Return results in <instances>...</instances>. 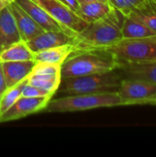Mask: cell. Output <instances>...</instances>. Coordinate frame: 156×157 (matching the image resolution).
<instances>
[{"mask_svg":"<svg viewBox=\"0 0 156 157\" xmlns=\"http://www.w3.org/2000/svg\"><path fill=\"white\" fill-rule=\"evenodd\" d=\"M62 76L60 75H29L28 83L55 94L59 88Z\"/></svg>","mask_w":156,"mask_h":157,"instance_id":"obj_20","label":"cell"},{"mask_svg":"<svg viewBox=\"0 0 156 157\" xmlns=\"http://www.w3.org/2000/svg\"><path fill=\"white\" fill-rule=\"evenodd\" d=\"M9 7L13 14L17 27L23 41L28 42L37 35L45 31L40 25H38L32 19V17L24 9H22L16 3V1L10 4Z\"/></svg>","mask_w":156,"mask_h":157,"instance_id":"obj_10","label":"cell"},{"mask_svg":"<svg viewBox=\"0 0 156 157\" xmlns=\"http://www.w3.org/2000/svg\"><path fill=\"white\" fill-rule=\"evenodd\" d=\"M123 79L140 80L156 84V62L131 63L120 64L117 68Z\"/></svg>","mask_w":156,"mask_h":157,"instance_id":"obj_13","label":"cell"},{"mask_svg":"<svg viewBox=\"0 0 156 157\" xmlns=\"http://www.w3.org/2000/svg\"><path fill=\"white\" fill-rule=\"evenodd\" d=\"M128 16L143 22L156 32V0H143Z\"/></svg>","mask_w":156,"mask_h":157,"instance_id":"obj_16","label":"cell"},{"mask_svg":"<svg viewBox=\"0 0 156 157\" xmlns=\"http://www.w3.org/2000/svg\"><path fill=\"white\" fill-rule=\"evenodd\" d=\"M21 96L28 97V98H52L54 94L51 93L47 90H44L40 87L32 86L29 83H27L22 90Z\"/></svg>","mask_w":156,"mask_h":157,"instance_id":"obj_23","label":"cell"},{"mask_svg":"<svg viewBox=\"0 0 156 157\" xmlns=\"http://www.w3.org/2000/svg\"><path fill=\"white\" fill-rule=\"evenodd\" d=\"M124 17L123 13L112 7L106 16L90 23L85 30L74 37V52L105 50L120 40Z\"/></svg>","mask_w":156,"mask_h":157,"instance_id":"obj_1","label":"cell"},{"mask_svg":"<svg viewBox=\"0 0 156 157\" xmlns=\"http://www.w3.org/2000/svg\"><path fill=\"white\" fill-rule=\"evenodd\" d=\"M78 1V3L80 4V3H86V2H96V1H97V2H105V3H108V0H77Z\"/></svg>","mask_w":156,"mask_h":157,"instance_id":"obj_28","label":"cell"},{"mask_svg":"<svg viewBox=\"0 0 156 157\" xmlns=\"http://www.w3.org/2000/svg\"><path fill=\"white\" fill-rule=\"evenodd\" d=\"M118 63L156 62V35L139 39H121L106 48Z\"/></svg>","mask_w":156,"mask_h":157,"instance_id":"obj_5","label":"cell"},{"mask_svg":"<svg viewBox=\"0 0 156 157\" xmlns=\"http://www.w3.org/2000/svg\"><path fill=\"white\" fill-rule=\"evenodd\" d=\"M16 0H0V11L2 9L6 8V6H8L10 4H12Z\"/></svg>","mask_w":156,"mask_h":157,"instance_id":"obj_27","label":"cell"},{"mask_svg":"<svg viewBox=\"0 0 156 157\" xmlns=\"http://www.w3.org/2000/svg\"><path fill=\"white\" fill-rule=\"evenodd\" d=\"M112 6L105 2H86L80 3L76 14L88 23H92L106 16Z\"/></svg>","mask_w":156,"mask_h":157,"instance_id":"obj_17","label":"cell"},{"mask_svg":"<svg viewBox=\"0 0 156 157\" xmlns=\"http://www.w3.org/2000/svg\"><path fill=\"white\" fill-rule=\"evenodd\" d=\"M16 3L22 9H24L32 17V19L44 30L64 31L62 26L52 17H51L50 14L33 0H16Z\"/></svg>","mask_w":156,"mask_h":157,"instance_id":"obj_12","label":"cell"},{"mask_svg":"<svg viewBox=\"0 0 156 157\" xmlns=\"http://www.w3.org/2000/svg\"><path fill=\"white\" fill-rule=\"evenodd\" d=\"M122 79L118 69L106 73L63 78L57 92L66 95L118 92Z\"/></svg>","mask_w":156,"mask_h":157,"instance_id":"obj_4","label":"cell"},{"mask_svg":"<svg viewBox=\"0 0 156 157\" xmlns=\"http://www.w3.org/2000/svg\"><path fill=\"white\" fill-rule=\"evenodd\" d=\"M47 11L64 29L66 33L72 37H76L85 30L90 23L80 17L66 5L59 0H33Z\"/></svg>","mask_w":156,"mask_h":157,"instance_id":"obj_6","label":"cell"},{"mask_svg":"<svg viewBox=\"0 0 156 157\" xmlns=\"http://www.w3.org/2000/svg\"><path fill=\"white\" fill-rule=\"evenodd\" d=\"M147 104H152V105H156V94H154L147 102Z\"/></svg>","mask_w":156,"mask_h":157,"instance_id":"obj_29","label":"cell"},{"mask_svg":"<svg viewBox=\"0 0 156 157\" xmlns=\"http://www.w3.org/2000/svg\"><path fill=\"white\" fill-rule=\"evenodd\" d=\"M118 94L121 98L122 106L143 105L156 94V84L140 80L122 79Z\"/></svg>","mask_w":156,"mask_h":157,"instance_id":"obj_7","label":"cell"},{"mask_svg":"<svg viewBox=\"0 0 156 157\" xmlns=\"http://www.w3.org/2000/svg\"><path fill=\"white\" fill-rule=\"evenodd\" d=\"M2 63V69L7 88L11 87L22 80L28 78L36 63L35 61L21 62H5Z\"/></svg>","mask_w":156,"mask_h":157,"instance_id":"obj_14","label":"cell"},{"mask_svg":"<svg viewBox=\"0 0 156 157\" xmlns=\"http://www.w3.org/2000/svg\"><path fill=\"white\" fill-rule=\"evenodd\" d=\"M118 106H122V101L118 92H104L67 95L60 98H51L44 110L51 113H64Z\"/></svg>","mask_w":156,"mask_h":157,"instance_id":"obj_3","label":"cell"},{"mask_svg":"<svg viewBox=\"0 0 156 157\" xmlns=\"http://www.w3.org/2000/svg\"><path fill=\"white\" fill-rule=\"evenodd\" d=\"M51 99L48 98H28L21 96L7 110L0 115V122L17 121L44 110Z\"/></svg>","mask_w":156,"mask_h":157,"instance_id":"obj_8","label":"cell"},{"mask_svg":"<svg viewBox=\"0 0 156 157\" xmlns=\"http://www.w3.org/2000/svg\"><path fill=\"white\" fill-rule=\"evenodd\" d=\"M74 48L73 43L43 50L35 52V62H42L62 65L66 61V59L74 52Z\"/></svg>","mask_w":156,"mask_h":157,"instance_id":"obj_15","label":"cell"},{"mask_svg":"<svg viewBox=\"0 0 156 157\" xmlns=\"http://www.w3.org/2000/svg\"><path fill=\"white\" fill-rule=\"evenodd\" d=\"M22 40L9 6L0 11V52Z\"/></svg>","mask_w":156,"mask_h":157,"instance_id":"obj_11","label":"cell"},{"mask_svg":"<svg viewBox=\"0 0 156 157\" xmlns=\"http://www.w3.org/2000/svg\"><path fill=\"white\" fill-rule=\"evenodd\" d=\"M59 1L62 2L63 4L66 5L68 7H70L75 13H76L78 7H79V3H78L77 0H59Z\"/></svg>","mask_w":156,"mask_h":157,"instance_id":"obj_26","label":"cell"},{"mask_svg":"<svg viewBox=\"0 0 156 157\" xmlns=\"http://www.w3.org/2000/svg\"><path fill=\"white\" fill-rule=\"evenodd\" d=\"M122 39H139L156 35L153 29L143 22L126 15L122 24Z\"/></svg>","mask_w":156,"mask_h":157,"instance_id":"obj_19","label":"cell"},{"mask_svg":"<svg viewBox=\"0 0 156 157\" xmlns=\"http://www.w3.org/2000/svg\"><path fill=\"white\" fill-rule=\"evenodd\" d=\"M74 37L64 31H48L37 35L27 42L29 48L33 52H38L43 50L54 48L57 46L69 44L74 42Z\"/></svg>","mask_w":156,"mask_h":157,"instance_id":"obj_9","label":"cell"},{"mask_svg":"<svg viewBox=\"0 0 156 157\" xmlns=\"http://www.w3.org/2000/svg\"><path fill=\"white\" fill-rule=\"evenodd\" d=\"M29 78V77H28ZM28 78L22 80L17 85L8 87L0 99V115L7 110L20 97L25 85L28 83Z\"/></svg>","mask_w":156,"mask_h":157,"instance_id":"obj_21","label":"cell"},{"mask_svg":"<svg viewBox=\"0 0 156 157\" xmlns=\"http://www.w3.org/2000/svg\"><path fill=\"white\" fill-rule=\"evenodd\" d=\"M35 61V52L28 46L27 42L20 40L0 52V63Z\"/></svg>","mask_w":156,"mask_h":157,"instance_id":"obj_18","label":"cell"},{"mask_svg":"<svg viewBox=\"0 0 156 157\" xmlns=\"http://www.w3.org/2000/svg\"><path fill=\"white\" fill-rule=\"evenodd\" d=\"M108 1L112 7L120 10L121 13H123L126 16L143 0H108Z\"/></svg>","mask_w":156,"mask_h":157,"instance_id":"obj_24","label":"cell"},{"mask_svg":"<svg viewBox=\"0 0 156 157\" xmlns=\"http://www.w3.org/2000/svg\"><path fill=\"white\" fill-rule=\"evenodd\" d=\"M61 68L62 65L36 62L30 75H61Z\"/></svg>","mask_w":156,"mask_h":157,"instance_id":"obj_22","label":"cell"},{"mask_svg":"<svg viewBox=\"0 0 156 157\" xmlns=\"http://www.w3.org/2000/svg\"><path fill=\"white\" fill-rule=\"evenodd\" d=\"M6 89H7V86L6 84L5 76H4V73H3V69H2V63H0V99Z\"/></svg>","mask_w":156,"mask_h":157,"instance_id":"obj_25","label":"cell"},{"mask_svg":"<svg viewBox=\"0 0 156 157\" xmlns=\"http://www.w3.org/2000/svg\"><path fill=\"white\" fill-rule=\"evenodd\" d=\"M119 66L115 58L107 51L77 52L72 53L62 64L61 76L63 79L106 73L115 70Z\"/></svg>","mask_w":156,"mask_h":157,"instance_id":"obj_2","label":"cell"}]
</instances>
